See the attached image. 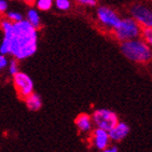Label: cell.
<instances>
[{
	"label": "cell",
	"mask_w": 152,
	"mask_h": 152,
	"mask_svg": "<svg viewBox=\"0 0 152 152\" xmlns=\"http://www.w3.org/2000/svg\"><path fill=\"white\" fill-rule=\"evenodd\" d=\"M38 29L30 25L25 18L18 23H13L9 55L18 61L29 58L38 50Z\"/></svg>",
	"instance_id": "6da1fadb"
},
{
	"label": "cell",
	"mask_w": 152,
	"mask_h": 152,
	"mask_svg": "<svg viewBox=\"0 0 152 152\" xmlns=\"http://www.w3.org/2000/svg\"><path fill=\"white\" fill-rule=\"evenodd\" d=\"M8 1H12V0H8Z\"/></svg>",
	"instance_id": "603a6c76"
},
{
	"label": "cell",
	"mask_w": 152,
	"mask_h": 152,
	"mask_svg": "<svg viewBox=\"0 0 152 152\" xmlns=\"http://www.w3.org/2000/svg\"><path fill=\"white\" fill-rule=\"evenodd\" d=\"M54 6L59 11H68L71 8L70 0H54Z\"/></svg>",
	"instance_id": "2e32d148"
},
{
	"label": "cell",
	"mask_w": 152,
	"mask_h": 152,
	"mask_svg": "<svg viewBox=\"0 0 152 152\" xmlns=\"http://www.w3.org/2000/svg\"><path fill=\"white\" fill-rule=\"evenodd\" d=\"M80 4H83V6H88V7H95L97 3V0H77Z\"/></svg>",
	"instance_id": "ffe728a7"
},
{
	"label": "cell",
	"mask_w": 152,
	"mask_h": 152,
	"mask_svg": "<svg viewBox=\"0 0 152 152\" xmlns=\"http://www.w3.org/2000/svg\"><path fill=\"white\" fill-rule=\"evenodd\" d=\"M7 18L9 20H11L12 23H18V22H20L25 18L23 13L16 11V10H8L6 13Z\"/></svg>",
	"instance_id": "5bb4252c"
},
{
	"label": "cell",
	"mask_w": 152,
	"mask_h": 152,
	"mask_svg": "<svg viewBox=\"0 0 152 152\" xmlns=\"http://www.w3.org/2000/svg\"><path fill=\"white\" fill-rule=\"evenodd\" d=\"M114 35L120 41L132 40L139 38L141 35V27L133 18H121L118 26L113 28Z\"/></svg>",
	"instance_id": "3957f363"
},
{
	"label": "cell",
	"mask_w": 152,
	"mask_h": 152,
	"mask_svg": "<svg viewBox=\"0 0 152 152\" xmlns=\"http://www.w3.org/2000/svg\"><path fill=\"white\" fill-rule=\"evenodd\" d=\"M141 35L147 43L152 48V28L151 27H145L141 29Z\"/></svg>",
	"instance_id": "e0dca14e"
},
{
	"label": "cell",
	"mask_w": 152,
	"mask_h": 152,
	"mask_svg": "<svg viewBox=\"0 0 152 152\" xmlns=\"http://www.w3.org/2000/svg\"><path fill=\"white\" fill-rule=\"evenodd\" d=\"M100 152H119V148L117 146H111V147H108V148H106L105 150H102Z\"/></svg>",
	"instance_id": "44dd1931"
},
{
	"label": "cell",
	"mask_w": 152,
	"mask_h": 152,
	"mask_svg": "<svg viewBox=\"0 0 152 152\" xmlns=\"http://www.w3.org/2000/svg\"><path fill=\"white\" fill-rule=\"evenodd\" d=\"M7 71L9 73V76L13 77L15 73H18L20 71V64H18V61L12 57L9 61V64H8V67H7Z\"/></svg>",
	"instance_id": "9a60e30c"
},
{
	"label": "cell",
	"mask_w": 152,
	"mask_h": 152,
	"mask_svg": "<svg viewBox=\"0 0 152 152\" xmlns=\"http://www.w3.org/2000/svg\"><path fill=\"white\" fill-rule=\"evenodd\" d=\"M9 56L4 55V54H0V72L1 71L7 70V67H8V64H9Z\"/></svg>",
	"instance_id": "ac0fdd59"
},
{
	"label": "cell",
	"mask_w": 152,
	"mask_h": 152,
	"mask_svg": "<svg viewBox=\"0 0 152 152\" xmlns=\"http://www.w3.org/2000/svg\"><path fill=\"white\" fill-rule=\"evenodd\" d=\"M131 14L133 18L137 22L140 26L143 27H151L152 28V9L149 7L135 3L131 7Z\"/></svg>",
	"instance_id": "8992f818"
},
{
	"label": "cell",
	"mask_w": 152,
	"mask_h": 152,
	"mask_svg": "<svg viewBox=\"0 0 152 152\" xmlns=\"http://www.w3.org/2000/svg\"><path fill=\"white\" fill-rule=\"evenodd\" d=\"M97 20H99L100 23L104 26L108 27V28H115L118 26V24L120 23V16L109 7L102 6L97 8L96 11Z\"/></svg>",
	"instance_id": "52a82bcc"
},
{
	"label": "cell",
	"mask_w": 152,
	"mask_h": 152,
	"mask_svg": "<svg viewBox=\"0 0 152 152\" xmlns=\"http://www.w3.org/2000/svg\"><path fill=\"white\" fill-rule=\"evenodd\" d=\"M12 82H13V86L16 91V94L20 99H25L28 95L35 92L34 81L26 72L20 70L12 77Z\"/></svg>",
	"instance_id": "5b68a950"
},
{
	"label": "cell",
	"mask_w": 152,
	"mask_h": 152,
	"mask_svg": "<svg viewBox=\"0 0 152 152\" xmlns=\"http://www.w3.org/2000/svg\"><path fill=\"white\" fill-rule=\"evenodd\" d=\"M120 49L123 55L134 63L145 64L152 61V48L139 38L122 41Z\"/></svg>",
	"instance_id": "7a4b0ae2"
},
{
	"label": "cell",
	"mask_w": 152,
	"mask_h": 152,
	"mask_svg": "<svg viewBox=\"0 0 152 152\" xmlns=\"http://www.w3.org/2000/svg\"><path fill=\"white\" fill-rule=\"evenodd\" d=\"M23 1H24V2H25V3H27L28 6H32V4L35 3L36 0H23Z\"/></svg>",
	"instance_id": "7402d4cb"
},
{
	"label": "cell",
	"mask_w": 152,
	"mask_h": 152,
	"mask_svg": "<svg viewBox=\"0 0 152 152\" xmlns=\"http://www.w3.org/2000/svg\"><path fill=\"white\" fill-rule=\"evenodd\" d=\"M25 20L32 25V26L39 29L41 27V15H40V11L34 8V7H30L28 8L26 11V14H25Z\"/></svg>",
	"instance_id": "8fae6325"
},
{
	"label": "cell",
	"mask_w": 152,
	"mask_h": 152,
	"mask_svg": "<svg viewBox=\"0 0 152 152\" xmlns=\"http://www.w3.org/2000/svg\"><path fill=\"white\" fill-rule=\"evenodd\" d=\"M9 10V2L8 0H0V15L6 14Z\"/></svg>",
	"instance_id": "d6986e66"
},
{
	"label": "cell",
	"mask_w": 152,
	"mask_h": 152,
	"mask_svg": "<svg viewBox=\"0 0 152 152\" xmlns=\"http://www.w3.org/2000/svg\"><path fill=\"white\" fill-rule=\"evenodd\" d=\"M77 129L79 131L81 134H91L93 131V121L92 117L88 113H80L77 115L76 120H75Z\"/></svg>",
	"instance_id": "30bf717a"
},
{
	"label": "cell",
	"mask_w": 152,
	"mask_h": 152,
	"mask_svg": "<svg viewBox=\"0 0 152 152\" xmlns=\"http://www.w3.org/2000/svg\"><path fill=\"white\" fill-rule=\"evenodd\" d=\"M91 117L95 127L105 129L107 132L110 131L119 122L118 114L114 111H112V110H110V109L106 108L96 109Z\"/></svg>",
	"instance_id": "277c9868"
},
{
	"label": "cell",
	"mask_w": 152,
	"mask_h": 152,
	"mask_svg": "<svg viewBox=\"0 0 152 152\" xmlns=\"http://www.w3.org/2000/svg\"><path fill=\"white\" fill-rule=\"evenodd\" d=\"M129 131H131V127L129 124L119 121L110 131H108L109 138L113 142H119V141H122L124 138H126V136L129 134Z\"/></svg>",
	"instance_id": "9c48e42d"
},
{
	"label": "cell",
	"mask_w": 152,
	"mask_h": 152,
	"mask_svg": "<svg viewBox=\"0 0 152 152\" xmlns=\"http://www.w3.org/2000/svg\"><path fill=\"white\" fill-rule=\"evenodd\" d=\"M110 138H109V134L107 131L98 127L93 129V131L91 132V143L92 146L98 151H102L106 148L109 147L110 143Z\"/></svg>",
	"instance_id": "ba28073f"
},
{
	"label": "cell",
	"mask_w": 152,
	"mask_h": 152,
	"mask_svg": "<svg viewBox=\"0 0 152 152\" xmlns=\"http://www.w3.org/2000/svg\"><path fill=\"white\" fill-rule=\"evenodd\" d=\"M34 4L38 11L48 12L54 7V0H36Z\"/></svg>",
	"instance_id": "4fadbf2b"
},
{
	"label": "cell",
	"mask_w": 152,
	"mask_h": 152,
	"mask_svg": "<svg viewBox=\"0 0 152 152\" xmlns=\"http://www.w3.org/2000/svg\"><path fill=\"white\" fill-rule=\"evenodd\" d=\"M24 100H25L26 107L29 109L30 111H38L42 107V99H41L40 95H38L35 92L28 95Z\"/></svg>",
	"instance_id": "7c38bea8"
}]
</instances>
